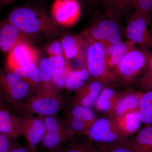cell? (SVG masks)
<instances>
[{"instance_id":"obj_18","label":"cell","mask_w":152,"mask_h":152,"mask_svg":"<svg viewBox=\"0 0 152 152\" xmlns=\"http://www.w3.org/2000/svg\"><path fill=\"white\" fill-rule=\"evenodd\" d=\"M0 133L16 139L23 135L22 117L11 113L7 109L0 110Z\"/></svg>"},{"instance_id":"obj_15","label":"cell","mask_w":152,"mask_h":152,"mask_svg":"<svg viewBox=\"0 0 152 152\" xmlns=\"http://www.w3.org/2000/svg\"><path fill=\"white\" fill-rule=\"evenodd\" d=\"M61 42L67 58L86 62L88 43L84 38L80 34H67L62 38Z\"/></svg>"},{"instance_id":"obj_33","label":"cell","mask_w":152,"mask_h":152,"mask_svg":"<svg viewBox=\"0 0 152 152\" xmlns=\"http://www.w3.org/2000/svg\"><path fill=\"white\" fill-rule=\"evenodd\" d=\"M109 7L117 10H122L129 6H131V0H102Z\"/></svg>"},{"instance_id":"obj_13","label":"cell","mask_w":152,"mask_h":152,"mask_svg":"<svg viewBox=\"0 0 152 152\" xmlns=\"http://www.w3.org/2000/svg\"><path fill=\"white\" fill-rule=\"evenodd\" d=\"M22 134L25 137L27 146L32 152H36L46 132L44 117L40 116L22 117Z\"/></svg>"},{"instance_id":"obj_1","label":"cell","mask_w":152,"mask_h":152,"mask_svg":"<svg viewBox=\"0 0 152 152\" xmlns=\"http://www.w3.org/2000/svg\"><path fill=\"white\" fill-rule=\"evenodd\" d=\"M7 20L28 34L47 38L61 35L60 28L43 11L31 7H18L9 14Z\"/></svg>"},{"instance_id":"obj_7","label":"cell","mask_w":152,"mask_h":152,"mask_svg":"<svg viewBox=\"0 0 152 152\" xmlns=\"http://www.w3.org/2000/svg\"><path fill=\"white\" fill-rule=\"evenodd\" d=\"M151 16L135 11L128 20L126 28L128 40L145 49H152V36L149 29Z\"/></svg>"},{"instance_id":"obj_30","label":"cell","mask_w":152,"mask_h":152,"mask_svg":"<svg viewBox=\"0 0 152 152\" xmlns=\"http://www.w3.org/2000/svg\"><path fill=\"white\" fill-rule=\"evenodd\" d=\"M16 140L6 134L0 133V152H9L18 145Z\"/></svg>"},{"instance_id":"obj_36","label":"cell","mask_w":152,"mask_h":152,"mask_svg":"<svg viewBox=\"0 0 152 152\" xmlns=\"http://www.w3.org/2000/svg\"><path fill=\"white\" fill-rule=\"evenodd\" d=\"M7 103H8L6 100L1 93L0 92V110L1 109H7L8 110Z\"/></svg>"},{"instance_id":"obj_28","label":"cell","mask_w":152,"mask_h":152,"mask_svg":"<svg viewBox=\"0 0 152 152\" xmlns=\"http://www.w3.org/2000/svg\"><path fill=\"white\" fill-rule=\"evenodd\" d=\"M145 69V71L140 81V86L147 91H152V53L151 52Z\"/></svg>"},{"instance_id":"obj_12","label":"cell","mask_w":152,"mask_h":152,"mask_svg":"<svg viewBox=\"0 0 152 152\" xmlns=\"http://www.w3.org/2000/svg\"><path fill=\"white\" fill-rule=\"evenodd\" d=\"M39 60L40 53L37 49L32 44L23 42L17 45L8 53L6 68L12 71L31 64H38Z\"/></svg>"},{"instance_id":"obj_23","label":"cell","mask_w":152,"mask_h":152,"mask_svg":"<svg viewBox=\"0 0 152 152\" xmlns=\"http://www.w3.org/2000/svg\"><path fill=\"white\" fill-rule=\"evenodd\" d=\"M38 66L40 71L42 87L45 96L58 94L54 91L52 84L53 75L56 68L48 58L40 59Z\"/></svg>"},{"instance_id":"obj_3","label":"cell","mask_w":152,"mask_h":152,"mask_svg":"<svg viewBox=\"0 0 152 152\" xmlns=\"http://www.w3.org/2000/svg\"><path fill=\"white\" fill-rule=\"evenodd\" d=\"M46 132L40 144L41 152H58L75 135L64 120L57 116L44 117Z\"/></svg>"},{"instance_id":"obj_21","label":"cell","mask_w":152,"mask_h":152,"mask_svg":"<svg viewBox=\"0 0 152 152\" xmlns=\"http://www.w3.org/2000/svg\"><path fill=\"white\" fill-rule=\"evenodd\" d=\"M126 144L134 152H152V124L146 125Z\"/></svg>"},{"instance_id":"obj_31","label":"cell","mask_w":152,"mask_h":152,"mask_svg":"<svg viewBox=\"0 0 152 152\" xmlns=\"http://www.w3.org/2000/svg\"><path fill=\"white\" fill-rule=\"evenodd\" d=\"M131 6L135 11H139L151 16L152 0H131Z\"/></svg>"},{"instance_id":"obj_6","label":"cell","mask_w":152,"mask_h":152,"mask_svg":"<svg viewBox=\"0 0 152 152\" xmlns=\"http://www.w3.org/2000/svg\"><path fill=\"white\" fill-rule=\"evenodd\" d=\"M84 39L88 43L86 67L90 77L94 80L106 82L113 77L107 65L105 47L91 39Z\"/></svg>"},{"instance_id":"obj_10","label":"cell","mask_w":152,"mask_h":152,"mask_svg":"<svg viewBox=\"0 0 152 152\" xmlns=\"http://www.w3.org/2000/svg\"><path fill=\"white\" fill-rule=\"evenodd\" d=\"M52 18L59 26H73L81 16V7L78 0H55L51 7Z\"/></svg>"},{"instance_id":"obj_19","label":"cell","mask_w":152,"mask_h":152,"mask_svg":"<svg viewBox=\"0 0 152 152\" xmlns=\"http://www.w3.org/2000/svg\"><path fill=\"white\" fill-rule=\"evenodd\" d=\"M135 47V44L130 41H121L117 43L106 47L107 65L110 70H115L123 57Z\"/></svg>"},{"instance_id":"obj_32","label":"cell","mask_w":152,"mask_h":152,"mask_svg":"<svg viewBox=\"0 0 152 152\" xmlns=\"http://www.w3.org/2000/svg\"><path fill=\"white\" fill-rule=\"evenodd\" d=\"M45 52L49 56L64 55L61 41H53L47 45L44 49Z\"/></svg>"},{"instance_id":"obj_4","label":"cell","mask_w":152,"mask_h":152,"mask_svg":"<svg viewBox=\"0 0 152 152\" xmlns=\"http://www.w3.org/2000/svg\"><path fill=\"white\" fill-rule=\"evenodd\" d=\"M151 52L146 49L135 47L124 56L116 69L113 77L115 75L121 81L129 83L133 81L148 63Z\"/></svg>"},{"instance_id":"obj_25","label":"cell","mask_w":152,"mask_h":152,"mask_svg":"<svg viewBox=\"0 0 152 152\" xmlns=\"http://www.w3.org/2000/svg\"><path fill=\"white\" fill-rule=\"evenodd\" d=\"M90 77L86 67L71 69L67 77L65 88L69 91H75L86 83Z\"/></svg>"},{"instance_id":"obj_35","label":"cell","mask_w":152,"mask_h":152,"mask_svg":"<svg viewBox=\"0 0 152 152\" xmlns=\"http://www.w3.org/2000/svg\"><path fill=\"white\" fill-rule=\"evenodd\" d=\"M9 152H32L29 148L27 146L26 147L21 146L19 145L17 147H15Z\"/></svg>"},{"instance_id":"obj_34","label":"cell","mask_w":152,"mask_h":152,"mask_svg":"<svg viewBox=\"0 0 152 152\" xmlns=\"http://www.w3.org/2000/svg\"><path fill=\"white\" fill-rule=\"evenodd\" d=\"M49 59L51 62L56 69H60L69 65V61L64 55L49 56Z\"/></svg>"},{"instance_id":"obj_11","label":"cell","mask_w":152,"mask_h":152,"mask_svg":"<svg viewBox=\"0 0 152 152\" xmlns=\"http://www.w3.org/2000/svg\"><path fill=\"white\" fill-rule=\"evenodd\" d=\"M40 38L23 32L6 19L0 21V50L4 53H8L21 43L32 44Z\"/></svg>"},{"instance_id":"obj_20","label":"cell","mask_w":152,"mask_h":152,"mask_svg":"<svg viewBox=\"0 0 152 152\" xmlns=\"http://www.w3.org/2000/svg\"><path fill=\"white\" fill-rule=\"evenodd\" d=\"M112 118L113 119L120 132L126 138L137 132L142 123L138 111L129 112Z\"/></svg>"},{"instance_id":"obj_8","label":"cell","mask_w":152,"mask_h":152,"mask_svg":"<svg viewBox=\"0 0 152 152\" xmlns=\"http://www.w3.org/2000/svg\"><path fill=\"white\" fill-rule=\"evenodd\" d=\"M66 108L63 120L69 129L75 136H86L97 119L94 112L91 108L70 103Z\"/></svg>"},{"instance_id":"obj_38","label":"cell","mask_w":152,"mask_h":152,"mask_svg":"<svg viewBox=\"0 0 152 152\" xmlns=\"http://www.w3.org/2000/svg\"><path fill=\"white\" fill-rule=\"evenodd\" d=\"M88 1H90L91 2H93L94 3H96V0H87Z\"/></svg>"},{"instance_id":"obj_16","label":"cell","mask_w":152,"mask_h":152,"mask_svg":"<svg viewBox=\"0 0 152 152\" xmlns=\"http://www.w3.org/2000/svg\"><path fill=\"white\" fill-rule=\"evenodd\" d=\"M144 92L134 90L122 92L109 117L114 118L133 111H138L140 100Z\"/></svg>"},{"instance_id":"obj_2","label":"cell","mask_w":152,"mask_h":152,"mask_svg":"<svg viewBox=\"0 0 152 152\" xmlns=\"http://www.w3.org/2000/svg\"><path fill=\"white\" fill-rule=\"evenodd\" d=\"M70 102L64 94L42 96L34 94L13 109L23 117L31 116L34 114L43 117L52 116L57 115Z\"/></svg>"},{"instance_id":"obj_9","label":"cell","mask_w":152,"mask_h":152,"mask_svg":"<svg viewBox=\"0 0 152 152\" xmlns=\"http://www.w3.org/2000/svg\"><path fill=\"white\" fill-rule=\"evenodd\" d=\"M80 35L84 38L99 42L105 47L121 41L118 26L116 22L111 19L100 20Z\"/></svg>"},{"instance_id":"obj_24","label":"cell","mask_w":152,"mask_h":152,"mask_svg":"<svg viewBox=\"0 0 152 152\" xmlns=\"http://www.w3.org/2000/svg\"><path fill=\"white\" fill-rule=\"evenodd\" d=\"M75 136L66 143L58 152H99L96 145L86 136Z\"/></svg>"},{"instance_id":"obj_26","label":"cell","mask_w":152,"mask_h":152,"mask_svg":"<svg viewBox=\"0 0 152 152\" xmlns=\"http://www.w3.org/2000/svg\"><path fill=\"white\" fill-rule=\"evenodd\" d=\"M138 113L142 123L152 124V91L143 93L140 100Z\"/></svg>"},{"instance_id":"obj_37","label":"cell","mask_w":152,"mask_h":152,"mask_svg":"<svg viewBox=\"0 0 152 152\" xmlns=\"http://www.w3.org/2000/svg\"><path fill=\"white\" fill-rule=\"evenodd\" d=\"M15 0H0V7L7 5L14 2Z\"/></svg>"},{"instance_id":"obj_29","label":"cell","mask_w":152,"mask_h":152,"mask_svg":"<svg viewBox=\"0 0 152 152\" xmlns=\"http://www.w3.org/2000/svg\"><path fill=\"white\" fill-rule=\"evenodd\" d=\"M126 142L110 145H95L99 152H134L127 145Z\"/></svg>"},{"instance_id":"obj_14","label":"cell","mask_w":152,"mask_h":152,"mask_svg":"<svg viewBox=\"0 0 152 152\" xmlns=\"http://www.w3.org/2000/svg\"><path fill=\"white\" fill-rule=\"evenodd\" d=\"M105 83L96 80L87 82L75 91V96L70 103L90 108L94 107L101 91L105 87Z\"/></svg>"},{"instance_id":"obj_27","label":"cell","mask_w":152,"mask_h":152,"mask_svg":"<svg viewBox=\"0 0 152 152\" xmlns=\"http://www.w3.org/2000/svg\"><path fill=\"white\" fill-rule=\"evenodd\" d=\"M71 69L72 68L70 65L56 69L52 79L53 89L56 94H58L59 91L65 88L67 77Z\"/></svg>"},{"instance_id":"obj_17","label":"cell","mask_w":152,"mask_h":152,"mask_svg":"<svg viewBox=\"0 0 152 152\" xmlns=\"http://www.w3.org/2000/svg\"><path fill=\"white\" fill-rule=\"evenodd\" d=\"M12 71L15 73L23 81L31 87L35 95L44 96L40 71L38 64H31L24 66L16 68Z\"/></svg>"},{"instance_id":"obj_22","label":"cell","mask_w":152,"mask_h":152,"mask_svg":"<svg viewBox=\"0 0 152 152\" xmlns=\"http://www.w3.org/2000/svg\"><path fill=\"white\" fill-rule=\"evenodd\" d=\"M121 92L112 88L105 87L99 95L94 107L98 111L109 115L118 100Z\"/></svg>"},{"instance_id":"obj_5","label":"cell","mask_w":152,"mask_h":152,"mask_svg":"<svg viewBox=\"0 0 152 152\" xmlns=\"http://www.w3.org/2000/svg\"><path fill=\"white\" fill-rule=\"evenodd\" d=\"M85 136L95 145L125 143L128 140L120 132L113 119L110 117L97 118Z\"/></svg>"}]
</instances>
